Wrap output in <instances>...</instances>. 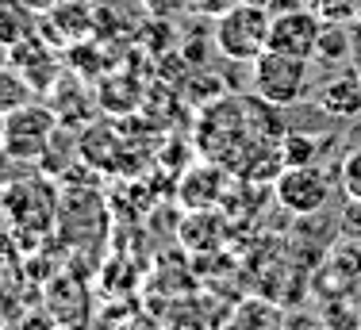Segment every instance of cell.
<instances>
[{
    "label": "cell",
    "instance_id": "cell-1",
    "mask_svg": "<svg viewBox=\"0 0 361 330\" xmlns=\"http://www.w3.org/2000/svg\"><path fill=\"white\" fill-rule=\"evenodd\" d=\"M269 23L273 12L269 4H254V0H238L216 16V47L231 62H254L269 50Z\"/></svg>",
    "mask_w": 361,
    "mask_h": 330
},
{
    "label": "cell",
    "instance_id": "cell-2",
    "mask_svg": "<svg viewBox=\"0 0 361 330\" xmlns=\"http://www.w3.org/2000/svg\"><path fill=\"white\" fill-rule=\"evenodd\" d=\"M254 92L269 108H292L307 97L312 89V58L281 54V50H265L262 58H254Z\"/></svg>",
    "mask_w": 361,
    "mask_h": 330
},
{
    "label": "cell",
    "instance_id": "cell-3",
    "mask_svg": "<svg viewBox=\"0 0 361 330\" xmlns=\"http://www.w3.org/2000/svg\"><path fill=\"white\" fill-rule=\"evenodd\" d=\"M58 116L50 104H23V108L8 111L4 116V154L12 161H42L47 150L54 146V135H58Z\"/></svg>",
    "mask_w": 361,
    "mask_h": 330
},
{
    "label": "cell",
    "instance_id": "cell-4",
    "mask_svg": "<svg viewBox=\"0 0 361 330\" xmlns=\"http://www.w3.org/2000/svg\"><path fill=\"white\" fill-rule=\"evenodd\" d=\"M277 200L296 215H315L331 200V177L319 165H285L277 177Z\"/></svg>",
    "mask_w": 361,
    "mask_h": 330
},
{
    "label": "cell",
    "instance_id": "cell-5",
    "mask_svg": "<svg viewBox=\"0 0 361 330\" xmlns=\"http://www.w3.org/2000/svg\"><path fill=\"white\" fill-rule=\"evenodd\" d=\"M323 31V16L315 8H292V12H277L269 23V50L296 58H312L315 62V42Z\"/></svg>",
    "mask_w": 361,
    "mask_h": 330
},
{
    "label": "cell",
    "instance_id": "cell-6",
    "mask_svg": "<svg viewBox=\"0 0 361 330\" xmlns=\"http://www.w3.org/2000/svg\"><path fill=\"white\" fill-rule=\"evenodd\" d=\"M89 31H92V8L85 0H62V4H54L39 20V35L47 42H58V47L62 42H77Z\"/></svg>",
    "mask_w": 361,
    "mask_h": 330
},
{
    "label": "cell",
    "instance_id": "cell-7",
    "mask_svg": "<svg viewBox=\"0 0 361 330\" xmlns=\"http://www.w3.org/2000/svg\"><path fill=\"white\" fill-rule=\"evenodd\" d=\"M319 108L334 119H357L361 116V77L357 73H338L323 85Z\"/></svg>",
    "mask_w": 361,
    "mask_h": 330
},
{
    "label": "cell",
    "instance_id": "cell-8",
    "mask_svg": "<svg viewBox=\"0 0 361 330\" xmlns=\"http://www.w3.org/2000/svg\"><path fill=\"white\" fill-rule=\"evenodd\" d=\"M39 8L31 0H0V42L16 47V42L31 39L39 31Z\"/></svg>",
    "mask_w": 361,
    "mask_h": 330
},
{
    "label": "cell",
    "instance_id": "cell-9",
    "mask_svg": "<svg viewBox=\"0 0 361 330\" xmlns=\"http://www.w3.org/2000/svg\"><path fill=\"white\" fill-rule=\"evenodd\" d=\"M223 173L216 165H208V169H192L185 177V185H180V200H185V207H212L223 192Z\"/></svg>",
    "mask_w": 361,
    "mask_h": 330
},
{
    "label": "cell",
    "instance_id": "cell-10",
    "mask_svg": "<svg viewBox=\"0 0 361 330\" xmlns=\"http://www.w3.org/2000/svg\"><path fill=\"white\" fill-rule=\"evenodd\" d=\"M350 50H354V35L346 31V23H331V20H323L319 42H315V62H323V66H338L342 58H350Z\"/></svg>",
    "mask_w": 361,
    "mask_h": 330
},
{
    "label": "cell",
    "instance_id": "cell-11",
    "mask_svg": "<svg viewBox=\"0 0 361 330\" xmlns=\"http://www.w3.org/2000/svg\"><path fill=\"white\" fill-rule=\"evenodd\" d=\"M31 97H35V89H31L27 77H23L16 66H0V116L31 104Z\"/></svg>",
    "mask_w": 361,
    "mask_h": 330
},
{
    "label": "cell",
    "instance_id": "cell-12",
    "mask_svg": "<svg viewBox=\"0 0 361 330\" xmlns=\"http://www.w3.org/2000/svg\"><path fill=\"white\" fill-rule=\"evenodd\" d=\"M319 154V142L312 135H285L281 138V169L285 165H312Z\"/></svg>",
    "mask_w": 361,
    "mask_h": 330
},
{
    "label": "cell",
    "instance_id": "cell-13",
    "mask_svg": "<svg viewBox=\"0 0 361 330\" xmlns=\"http://www.w3.org/2000/svg\"><path fill=\"white\" fill-rule=\"evenodd\" d=\"M338 185H342V192H346L350 200H361V146H354V150L342 158Z\"/></svg>",
    "mask_w": 361,
    "mask_h": 330
},
{
    "label": "cell",
    "instance_id": "cell-14",
    "mask_svg": "<svg viewBox=\"0 0 361 330\" xmlns=\"http://www.w3.org/2000/svg\"><path fill=\"white\" fill-rule=\"evenodd\" d=\"M342 227H346V234L361 238V200L346 196V207H342Z\"/></svg>",
    "mask_w": 361,
    "mask_h": 330
},
{
    "label": "cell",
    "instance_id": "cell-15",
    "mask_svg": "<svg viewBox=\"0 0 361 330\" xmlns=\"http://www.w3.org/2000/svg\"><path fill=\"white\" fill-rule=\"evenodd\" d=\"M188 4H192L200 16H212V20H216V16H223L227 8H235L238 0H188Z\"/></svg>",
    "mask_w": 361,
    "mask_h": 330
},
{
    "label": "cell",
    "instance_id": "cell-16",
    "mask_svg": "<svg viewBox=\"0 0 361 330\" xmlns=\"http://www.w3.org/2000/svg\"><path fill=\"white\" fill-rule=\"evenodd\" d=\"M0 66H12V47H4V42H0Z\"/></svg>",
    "mask_w": 361,
    "mask_h": 330
},
{
    "label": "cell",
    "instance_id": "cell-17",
    "mask_svg": "<svg viewBox=\"0 0 361 330\" xmlns=\"http://www.w3.org/2000/svg\"><path fill=\"white\" fill-rule=\"evenodd\" d=\"M354 58H357V77H361V42L354 39Z\"/></svg>",
    "mask_w": 361,
    "mask_h": 330
},
{
    "label": "cell",
    "instance_id": "cell-18",
    "mask_svg": "<svg viewBox=\"0 0 361 330\" xmlns=\"http://www.w3.org/2000/svg\"><path fill=\"white\" fill-rule=\"evenodd\" d=\"M357 20H361V0H357Z\"/></svg>",
    "mask_w": 361,
    "mask_h": 330
},
{
    "label": "cell",
    "instance_id": "cell-19",
    "mask_svg": "<svg viewBox=\"0 0 361 330\" xmlns=\"http://www.w3.org/2000/svg\"><path fill=\"white\" fill-rule=\"evenodd\" d=\"M254 4H269V0H254Z\"/></svg>",
    "mask_w": 361,
    "mask_h": 330
}]
</instances>
